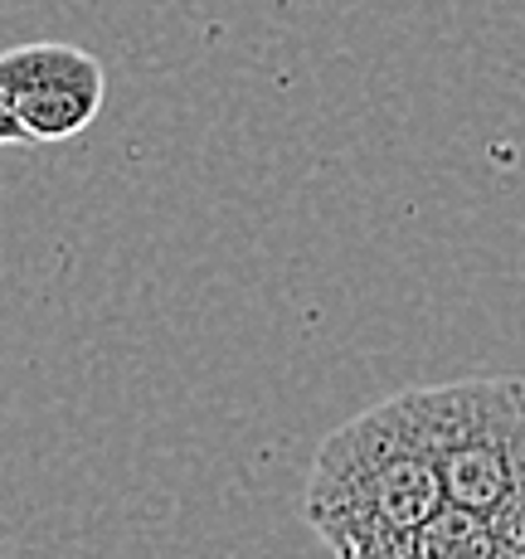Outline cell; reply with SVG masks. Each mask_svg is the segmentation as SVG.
Here are the masks:
<instances>
[{"instance_id": "cell-3", "label": "cell", "mask_w": 525, "mask_h": 559, "mask_svg": "<svg viewBox=\"0 0 525 559\" xmlns=\"http://www.w3.org/2000/svg\"><path fill=\"white\" fill-rule=\"evenodd\" d=\"M0 88L29 142H69L88 132L93 117L103 112L107 73L88 49L35 39L0 53Z\"/></svg>"}, {"instance_id": "cell-1", "label": "cell", "mask_w": 525, "mask_h": 559, "mask_svg": "<svg viewBox=\"0 0 525 559\" xmlns=\"http://www.w3.org/2000/svg\"><path fill=\"white\" fill-rule=\"evenodd\" d=\"M448 507L419 390L366 408L317 448L302 515L336 559H390Z\"/></svg>"}, {"instance_id": "cell-5", "label": "cell", "mask_w": 525, "mask_h": 559, "mask_svg": "<svg viewBox=\"0 0 525 559\" xmlns=\"http://www.w3.org/2000/svg\"><path fill=\"white\" fill-rule=\"evenodd\" d=\"M20 142H29V136H25V127H20V117H15V107H10L5 88H0V146H20Z\"/></svg>"}, {"instance_id": "cell-4", "label": "cell", "mask_w": 525, "mask_h": 559, "mask_svg": "<svg viewBox=\"0 0 525 559\" xmlns=\"http://www.w3.org/2000/svg\"><path fill=\"white\" fill-rule=\"evenodd\" d=\"M390 559H525V540L463 507H443Z\"/></svg>"}, {"instance_id": "cell-2", "label": "cell", "mask_w": 525, "mask_h": 559, "mask_svg": "<svg viewBox=\"0 0 525 559\" xmlns=\"http://www.w3.org/2000/svg\"><path fill=\"white\" fill-rule=\"evenodd\" d=\"M419 400L448 507H463L525 540V380L481 374L419 384Z\"/></svg>"}]
</instances>
